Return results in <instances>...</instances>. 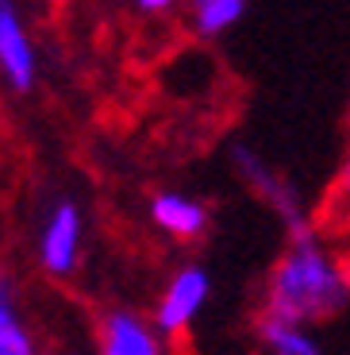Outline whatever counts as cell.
<instances>
[{
    "label": "cell",
    "instance_id": "cell-10",
    "mask_svg": "<svg viewBox=\"0 0 350 355\" xmlns=\"http://www.w3.org/2000/svg\"><path fill=\"white\" fill-rule=\"evenodd\" d=\"M246 16V0H189V24L201 39H219Z\"/></svg>",
    "mask_w": 350,
    "mask_h": 355
},
{
    "label": "cell",
    "instance_id": "cell-6",
    "mask_svg": "<svg viewBox=\"0 0 350 355\" xmlns=\"http://www.w3.org/2000/svg\"><path fill=\"white\" fill-rule=\"evenodd\" d=\"M97 355H169L166 336L135 309H108L97 324Z\"/></svg>",
    "mask_w": 350,
    "mask_h": 355
},
{
    "label": "cell",
    "instance_id": "cell-3",
    "mask_svg": "<svg viewBox=\"0 0 350 355\" xmlns=\"http://www.w3.org/2000/svg\"><path fill=\"white\" fill-rule=\"evenodd\" d=\"M35 263L43 266L46 278H73L85 263V213L70 197L46 205L43 220L35 232Z\"/></svg>",
    "mask_w": 350,
    "mask_h": 355
},
{
    "label": "cell",
    "instance_id": "cell-2",
    "mask_svg": "<svg viewBox=\"0 0 350 355\" xmlns=\"http://www.w3.org/2000/svg\"><path fill=\"white\" fill-rule=\"evenodd\" d=\"M231 170H235L239 182H243V186L250 189V193L258 197V201H262L281 224H285V236H297V232L315 228L312 213L304 209L300 189L293 186L285 174H277V170H273L262 155L254 151V147L235 143V147H231Z\"/></svg>",
    "mask_w": 350,
    "mask_h": 355
},
{
    "label": "cell",
    "instance_id": "cell-4",
    "mask_svg": "<svg viewBox=\"0 0 350 355\" xmlns=\"http://www.w3.org/2000/svg\"><path fill=\"white\" fill-rule=\"evenodd\" d=\"M208 297H212V275L201 263H181L174 275L162 282V290H158L150 320L158 324V332L166 340H181V336H189L193 324L201 320Z\"/></svg>",
    "mask_w": 350,
    "mask_h": 355
},
{
    "label": "cell",
    "instance_id": "cell-5",
    "mask_svg": "<svg viewBox=\"0 0 350 355\" xmlns=\"http://www.w3.org/2000/svg\"><path fill=\"white\" fill-rule=\"evenodd\" d=\"M0 73L16 93H31L39 81V51L16 0H0Z\"/></svg>",
    "mask_w": 350,
    "mask_h": 355
},
{
    "label": "cell",
    "instance_id": "cell-8",
    "mask_svg": "<svg viewBox=\"0 0 350 355\" xmlns=\"http://www.w3.org/2000/svg\"><path fill=\"white\" fill-rule=\"evenodd\" d=\"M254 344L262 355H324V344H320L312 324H300V320L262 309L254 320Z\"/></svg>",
    "mask_w": 350,
    "mask_h": 355
},
{
    "label": "cell",
    "instance_id": "cell-7",
    "mask_svg": "<svg viewBox=\"0 0 350 355\" xmlns=\"http://www.w3.org/2000/svg\"><path fill=\"white\" fill-rule=\"evenodd\" d=\"M147 216H150V224L174 243L204 240V232H208V224H212L208 205L196 201L193 193H181V189H158L147 205Z\"/></svg>",
    "mask_w": 350,
    "mask_h": 355
},
{
    "label": "cell",
    "instance_id": "cell-1",
    "mask_svg": "<svg viewBox=\"0 0 350 355\" xmlns=\"http://www.w3.org/2000/svg\"><path fill=\"white\" fill-rule=\"evenodd\" d=\"M342 309H350V251L327 240L320 224L289 236L285 251L266 275L262 313H277L315 329Z\"/></svg>",
    "mask_w": 350,
    "mask_h": 355
},
{
    "label": "cell",
    "instance_id": "cell-12",
    "mask_svg": "<svg viewBox=\"0 0 350 355\" xmlns=\"http://www.w3.org/2000/svg\"><path fill=\"white\" fill-rule=\"evenodd\" d=\"M177 4H181V0H135V8H139L142 16H166Z\"/></svg>",
    "mask_w": 350,
    "mask_h": 355
},
{
    "label": "cell",
    "instance_id": "cell-9",
    "mask_svg": "<svg viewBox=\"0 0 350 355\" xmlns=\"http://www.w3.org/2000/svg\"><path fill=\"white\" fill-rule=\"evenodd\" d=\"M0 355H43L39 340L27 324V317L19 313L16 297H12V282L4 278L0 286Z\"/></svg>",
    "mask_w": 350,
    "mask_h": 355
},
{
    "label": "cell",
    "instance_id": "cell-11",
    "mask_svg": "<svg viewBox=\"0 0 350 355\" xmlns=\"http://www.w3.org/2000/svg\"><path fill=\"white\" fill-rule=\"evenodd\" d=\"M327 224L335 232H347L350 236V147H347V159L339 166L331 193H327Z\"/></svg>",
    "mask_w": 350,
    "mask_h": 355
}]
</instances>
